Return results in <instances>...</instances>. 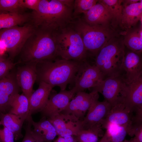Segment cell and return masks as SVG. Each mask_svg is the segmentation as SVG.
Segmentation results:
<instances>
[{
    "mask_svg": "<svg viewBox=\"0 0 142 142\" xmlns=\"http://www.w3.org/2000/svg\"><path fill=\"white\" fill-rule=\"evenodd\" d=\"M123 42L125 46L130 51L141 54L142 50V25L138 28L130 29L122 32Z\"/></svg>",
    "mask_w": 142,
    "mask_h": 142,
    "instance_id": "cell-25",
    "label": "cell"
},
{
    "mask_svg": "<svg viewBox=\"0 0 142 142\" xmlns=\"http://www.w3.org/2000/svg\"><path fill=\"white\" fill-rule=\"evenodd\" d=\"M123 7L119 25V27L123 30L122 32H126L133 28L139 22H140L142 25V0L129 5H123Z\"/></svg>",
    "mask_w": 142,
    "mask_h": 142,
    "instance_id": "cell-20",
    "label": "cell"
},
{
    "mask_svg": "<svg viewBox=\"0 0 142 142\" xmlns=\"http://www.w3.org/2000/svg\"><path fill=\"white\" fill-rule=\"evenodd\" d=\"M111 106L105 100L95 102L88 111L82 121V129H87L101 127V123L110 110Z\"/></svg>",
    "mask_w": 142,
    "mask_h": 142,
    "instance_id": "cell-15",
    "label": "cell"
},
{
    "mask_svg": "<svg viewBox=\"0 0 142 142\" xmlns=\"http://www.w3.org/2000/svg\"><path fill=\"white\" fill-rule=\"evenodd\" d=\"M125 47L123 36L120 34L110 39L95 56V64L105 78L123 75Z\"/></svg>",
    "mask_w": 142,
    "mask_h": 142,
    "instance_id": "cell-4",
    "label": "cell"
},
{
    "mask_svg": "<svg viewBox=\"0 0 142 142\" xmlns=\"http://www.w3.org/2000/svg\"><path fill=\"white\" fill-rule=\"evenodd\" d=\"M74 0H40L38 9L29 14L28 22L35 29L54 32L73 21Z\"/></svg>",
    "mask_w": 142,
    "mask_h": 142,
    "instance_id": "cell-1",
    "label": "cell"
},
{
    "mask_svg": "<svg viewBox=\"0 0 142 142\" xmlns=\"http://www.w3.org/2000/svg\"><path fill=\"white\" fill-rule=\"evenodd\" d=\"M133 134L135 136L131 139L133 142H142V124L134 126Z\"/></svg>",
    "mask_w": 142,
    "mask_h": 142,
    "instance_id": "cell-35",
    "label": "cell"
},
{
    "mask_svg": "<svg viewBox=\"0 0 142 142\" xmlns=\"http://www.w3.org/2000/svg\"><path fill=\"white\" fill-rule=\"evenodd\" d=\"M72 24L80 34L88 52L95 56L110 39L120 34L112 27L90 24L81 18L73 21Z\"/></svg>",
    "mask_w": 142,
    "mask_h": 142,
    "instance_id": "cell-6",
    "label": "cell"
},
{
    "mask_svg": "<svg viewBox=\"0 0 142 142\" xmlns=\"http://www.w3.org/2000/svg\"><path fill=\"white\" fill-rule=\"evenodd\" d=\"M16 64L9 58H6L0 61V81L9 73Z\"/></svg>",
    "mask_w": 142,
    "mask_h": 142,
    "instance_id": "cell-33",
    "label": "cell"
},
{
    "mask_svg": "<svg viewBox=\"0 0 142 142\" xmlns=\"http://www.w3.org/2000/svg\"><path fill=\"white\" fill-rule=\"evenodd\" d=\"M99 98L98 93L97 92H78L60 113L73 115L82 121L86 112Z\"/></svg>",
    "mask_w": 142,
    "mask_h": 142,
    "instance_id": "cell-10",
    "label": "cell"
},
{
    "mask_svg": "<svg viewBox=\"0 0 142 142\" xmlns=\"http://www.w3.org/2000/svg\"><path fill=\"white\" fill-rule=\"evenodd\" d=\"M126 85L123 75H118L105 78L92 91L101 93L112 107L121 102Z\"/></svg>",
    "mask_w": 142,
    "mask_h": 142,
    "instance_id": "cell-9",
    "label": "cell"
},
{
    "mask_svg": "<svg viewBox=\"0 0 142 142\" xmlns=\"http://www.w3.org/2000/svg\"><path fill=\"white\" fill-rule=\"evenodd\" d=\"M120 142H133L131 139V140H123V141H121Z\"/></svg>",
    "mask_w": 142,
    "mask_h": 142,
    "instance_id": "cell-39",
    "label": "cell"
},
{
    "mask_svg": "<svg viewBox=\"0 0 142 142\" xmlns=\"http://www.w3.org/2000/svg\"><path fill=\"white\" fill-rule=\"evenodd\" d=\"M132 113L122 102H119L111 108L101 123L102 127L105 129L110 124H115L133 129L134 116Z\"/></svg>",
    "mask_w": 142,
    "mask_h": 142,
    "instance_id": "cell-14",
    "label": "cell"
},
{
    "mask_svg": "<svg viewBox=\"0 0 142 142\" xmlns=\"http://www.w3.org/2000/svg\"><path fill=\"white\" fill-rule=\"evenodd\" d=\"M6 58L3 55H0V61Z\"/></svg>",
    "mask_w": 142,
    "mask_h": 142,
    "instance_id": "cell-40",
    "label": "cell"
},
{
    "mask_svg": "<svg viewBox=\"0 0 142 142\" xmlns=\"http://www.w3.org/2000/svg\"><path fill=\"white\" fill-rule=\"evenodd\" d=\"M53 33L57 57L68 60L83 62L87 60L88 52L80 34L72 23Z\"/></svg>",
    "mask_w": 142,
    "mask_h": 142,
    "instance_id": "cell-5",
    "label": "cell"
},
{
    "mask_svg": "<svg viewBox=\"0 0 142 142\" xmlns=\"http://www.w3.org/2000/svg\"><path fill=\"white\" fill-rule=\"evenodd\" d=\"M83 14L82 18L88 24L110 27L117 29L115 26L111 14L98 0L95 5Z\"/></svg>",
    "mask_w": 142,
    "mask_h": 142,
    "instance_id": "cell-18",
    "label": "cell"
},
{
    "mask_svg": "<svg viewBox=\"0 0 142 142\" xmlns=\"http://www.w3.org/2000/svg\"><path fill=\"white\" fill-rule=\"evenodd\" d=\"M40 0H23V5L24 8L36 11L38 9Z\"/></svg>",
    "mask_w": 142,
    "mask_h": 142,
    "instance_id": "cell-36",
    "label": "cell"
},
{
    "mask_svg": "<svg viewBox=\"0 0 142 142\" xmlns=\"http://www.w3.org/2000/svg\"><path fill=\"white\" fill-rule=\"evenodd\" d=\"M53 142H66L64 137L58 136L57 139Z\"/></svg>",
    "mask_w": 142,
    "mask_h": 142,
    "instance_id": "cell-38",
    "label": "cell"
},
{
    "mask_svg": "<svg viewBox=\"0 0 142 142\" xmlns=\"http://www.w3.org/2000/svg\"><path fill=\"white\" fill-rule=\"evenodd\" d=\"M126 83L121 102L132 113L142 110V77Z\"/></svg>",
    "mask_w": 142,
    "mask_h": 142,
    "instance_id": "cell-16",
    "label": "cell"
},
{
    "mask_svg": "<svg viewBox=\"0 0 142 142\" xmlns=\"http://www.w3.org/2000/svg\"><path fill=\"white\" fill-rule=\"evenodd\" d=\"M123 76L127 83L142 77L141 54L130 51L125 54L123 64Z\"/></svg>",
    "mask_w": 142,
    "mask_h": 142,
    "instance_id": "cell-19",
    "label": "cell"
},
{
    "mask_svg": "<svg viewBox=\"0 0 142 142\" xmlns=\"http://www.w3.org/2000/svg\"><path fill=\"white\" fill-rule=\"evenodd\" d=\"M27 118H29L33 127V131L44 142H52L58 135L54 127L46 118L43 117L37 122L33 120L31 116Z\"/></svg>",
    "mask_w": 142,
    "mask_h": 142,
    "instance_id": "cell-22",
    "label": "cell"
},
{
    "mask_svg": "<svg viewBox=\"0 0 142 142\" xmlns=\"http://www.w3.org/2000/svg\"><path fill=\"white\" fill-rule=\"evenodd\" d=\"M26 121L27 123L25 128V134L22 142H44L32 129V125L29 119H27Z\"/></svg>",
    "mask_w": 142,
    "mask_h": 142,
    "instance_id": "cell-32",
    "label": "cell"
},
{
    "mask_svg": "<svg viewBox=\"0 0 142 142\" xmlns=\"http://www.w3.org/2000/svg\"><path fill=\"white\" fill-rule=\"evenodd\" d=\"M99 142H120L123 141L127 134L132 136V129L127 127L110 124Z\"/></svg>",
    "mask_w": 142,
    "mask_h": 142,
    "instance_id": "cell-24",
    "label": "cell"
},
{
    "mask_svg": "<svg viewBox=\"0 0 142 142\" xmlns=\"http://www.w3.org/2000/svg\"><path fill=\"white\" fill-rule=\"evenodd\" d=\"M27 117L26 116L18 115L9 113H0V121L13 133L16 140L23 136L22 128Z\"/></svg>",
    "mask_w": 142,
    "mask_h": 142,
    "instance_id": "cell-23",
    "label": "cell"
},
{
    "mask_svg": "<svg viewBox=\"0 0 142 142\" xmlns=\"http://www.w3.org/2000/svg\"><path fill=\"white\" fill-rule=\"evenodd\" d=\"M139 0H123V5L126 6L135 3L139 2Z\"/></svg>",
    "mask_w": 142,
    "mask_h": 142,
    "instance_id": "cell-37",
    "label": "cell"
},
{
    "mask_svg": "<svg viewBox=\"0 0 142 142\" xmlns=\"http://www.w3.org/2000/svg\"><path fill=\"white\" fill-rule=\"evenodd\" d=\"M34 29L28 22L22 26H16L0 30V42L3 45L11 60L19 54Z\"/></svg>",
    "mask_w": 142,
    "mask_h": 142,
    "instance_id": "cell-7",
    "label": "cell"
},
{
    "mask_svg": "<svg viewBox=\"0 0 142 142\" xmlns=\"http://www.w3.org/2000/svg\"><path fill=\"white\" fill-rule=\"evenodd\" d=\"M19 88L16 74L9 73L0 81V113L8 112L11 101L14 97L19 93Z\"/></svg>",
    "mask_w": 142,
    "mask_h": 142,
    "instance_id": "cell-13",
    "label": "cell"
},
{
    "mask_svg": "<svg viewBox=\"0 0 142 142\" xmlns=\"http://www.w3.org/2000/svg\"><path fill=\"white\" fill-rule=\"evenodd\" d=\"M98 1L103 4L112 16L115 27L118 29L123 10V0H101Z\"/></svg>",
    "mask_w": 142,
    "mask_h": 142,
    "instance_id": "cell-28",
    "label": "cell"
},
{
    "mask_svg": "<svg viewBox=\"0 0 142 142\" xmlns=\"http://www.w3.org/2000/svg\"><path fill=\"white\" fill-rule=\"evenodd\" d=\"M55 128L58 135L75 136L82 129V121L72 115L60 113L47 118Z\"/></svg>",
    "mask_w": 142,
    "mask_h": 142,
    "instance_id": "cell-12",
    "label": "cell"
},
{
    "mask_svg": "<svg viewBox=\"0 0 142 142\" xmlns=\"http://www.w3.org/2000/svg\"><path fill=\"white\" fill-rule=\"evenodd\" d=\"M98 1L97 0H74L73 12V18L77 17L80 14L87 12L95 5Z\"/></svg>",
    "mask_w": 142,
    "mask_h": 142,
    "instance_id": "cell-31",
    "label": "cell"
},
{
    "mask_svg": "<svg viewBox=\"0 0 142 142\" xmlns=\"http://www.w3.org/2000/svg\"><path fill=\"white\" fill-rule=\"evenodd\" d=\"M0 142H1V141H0Z\"/></svg>",
    "mask_w": 142,
    "mask_h": 142,
    "instance_id": "cell-41",
    "label": "cell"
},
{
    "mask_svg": "<svg viewBox=\"0 0 142 142\" xmlns=\"http://www.w3.org/2000/svg\"><path fill=\"white\" fill-rule=\"evenodd\" d=\"M51 91L48 100L40 111L43 117L52 118L60 114L65 108L75 94L73 90H60L58 93Z\"/></svg>",
    "mask_w": 142,
    "mask_h": 142,
    "instance_id": "cell-11",
    "label": "cell"
},
{
    "mask_svg": "<svg viewBox=\"0 0 142 142\" xmlns=\"http://www.w3.org/2000/svg\"><path fill=\"white\" fill-rule=\"evenodd\" d=\"M37 63L25 64L18 67L16 73L18 85L23 94L29 99L33 92L34 84L37 80Z\"/></svg>",
    "mask_w": 142,
    "mask_h": 142,
    "instance_id": "cell-17",
    "label": "cell"
},
{
    "mask_svg": "<svg viewBox=\"0 0 142 142\" xmlns=\"http://www.w3.org/2000/svg\"><path fill=\"white\" fill-rule=\"evenodd\" d=\"M105 77L95 64L87 60L82 63L75 78L71 89L75 94L87 89L95 88L101 83Z\"/></svg>",
    "mask_w": 142,
    "mask_h": 142,
    "instance_id": "cell-8",
    "label": "cell"
},
{
    "mask_svg": "<svg viewBox=\"0 0 142 142\" xmlns=\"http://www.w3.org/2000/svg\"><path fill=\"white\" fill-rule=\"evenodd\" d=\"M13 133L0 121V140L1 142H14Z\"/></svg>",
    "mask_w": 142,
    "mask_h": 142,
    "instance_id": "cell-34",
    "label": "cell"
},
{
    "mask_svg": "<svg viewBox=\"0 0 142 142\" xmlns=\"http://www.w3.org/2000/svg\"><path fill=\"white\" fill-rule=\"evenodd\" d=\"M53 88L44 82H39L38 88L33 92L29 99V107L28 117L41 111L47 102Z\"/></svg>",
    "mask_w": 142,
    "mask_h": 142,
    "instance_id": "cell-21",
    "label": "cell"
},
{
    "mask_svg": "<svg viewBox=\"0 0 142 142\" xmlns=\"http://www.w3.org/2000/svg\"><path fill=\"white\" fill-rule=\"evenodd\" d=\"M19 54L20 62L25 64L37 63L57 58L56 46L53 32L35 28Z\"/></svg>",
    "mask_w": 142,
    "mask_h": 142,
    "instance_id": "cell-3",
    "label": "cell"
},
{
    "mask_svg": "<svg viewBox=\"0 0 142 142\" xmlns=\"http://www.w3.org/2000/svg\"><path fill=\"white\" fill-rule=\"evenodd\" d=\"M83 62L57 58L38 63L36 65L37 79L53 88L59 87L65 90L67 85L73 83Z\"/></svg>",
    "mask_w": 142,
    "mask_h": 142,
    "instance_id": "cell-2",
    "label": "cell"
},
{
    "mask_svg": "<svg viewBox=\"0 0 142 142\" xmlns=\"http://www.w3.org/2000/svg\"><path fill=\"white\" fill-rule=\"evenodd\" d=\"M23 0H0V12H22Z\"/></svg>",
    "mask_w": 142,
    "mask_h": 142,
    "instance_id": "cell-30",
    "label": "cell"
},
{
    "mask_svg": "<svg viewBox=\"0 0 142 142\" xmlns=\"http://www.w3.org/2000/svg\"><path fill=\"white\" fill-rule=\"evenodd\" d=\"M101 127L87 129H82L74 136L77 142H98L99 137L103 136Z\"/></svg>",
    "mask_w": 142,
    "mask_h": 142,
    "instance_id": "cell-29",
    "label": "cell"
},
{
    "mask_svg": "<svg viewBox=\"0 0 142 142\" xmlns=\"http://www.w3.org/2000/svg\"><path fill=\"white\" fill-rule=\"evenodd\" d=\"M10 106L8 113L28 117L29 107V99L23 93L16 95L11 101Z\"/></svg>",
    "mask_w": 142,
    "mask_h": 142,
    "instance_id": "cell-27",
    "label": "cell"
},
{
    "mask_svg": "<svg viewBox=\"0 0 142 142\" xmlns=\"http://www.w3.org/2000/svg\"><path fill=\"white\" fill-rule=\"evenodd\" d=\"M29 16L22 12H0V30L26 24Z\"/></svg>",
    "mask_w": 142,
    "mask_h": 142,
    "instance_id": "cell-26",
    "label": "cell"
}]
</instances>
